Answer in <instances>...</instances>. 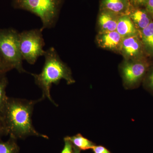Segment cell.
<instances>
[{
    "mask_svg": "<svg viewBox=\"0 0 153 153\" xmlns=\"http://www.w3.org/2000/svg\"><path fill=\"white\" fill-rule=\"evenodd\" d=\"M120 16L110 11L100 10L98 19L99 32L116 31Z\"/></svg>",
    "mask_w": 153,
    "mask_h": 153,
    "instance_id": "10",
    "label": "cell"
},
{
    "mask_svg": "<svg viewBox=\"0 0 153 153\" xmlns=\"http://www.w3.org/2000/svg\"><path fill=\"white\" fill-rule=\"evenodd\" d=\"M116 31L123 38L140 35L139 31L128 15L120 16Z\"/></svg>",
    "mask_w": 153,
    "mask_h": 153,
    "instance_id": "12",
    "label": "cell"
},
{
    "mask_svg": "<svg viewBox=\"0 0 153 153\" xmlns=\"http://www.w3.org/2000/svg\"><path fill=\"white\" fill-rule=\"evenodd\" d=\"M144 51L140 35L123 38L120 52L126 59L142 60Z\"/></svg>",
    "mask_w": 153,
    "mask_h": 153,
    "instance_id": "7",
    "label": "cell"
},
{
    "mask_svg": "<svg viewBox=\"0 0 153 153\" xmlns=\"http://www.w3.org/2000/svg\"><path fill=\"white\" fill-rule=\"evenodd\" d=\"M64 139L68 140L79 150L85 151L92 149L95 144L80 134L72 137H66Z\"/></svg>",
    "mask_w": 153,
    "mask_h": 153,
    "instance_id": "14",
    "label": "cell"
},
{
    "mask_svg": "<svg viewBox=\"0 0 153 153\" xmlns=\"http://www.w3.org/2000/svg\"><path fill=\"white\" fill-rule=\"evenodd\" d=\"M45 62L40 74H33L35 83L42 91V98H47L55 105H57L52 99L50 90L52 84L58 85L60 80L65 79L68 84L74 83L75 81L71 76V70L61 60L55 48L50 47L45 51L44 56Z\"/></svg>",
    "mask_w": 153,
    "mask_h": 153,
    "instance_id": "2",
    "label": "cell"
},
{
    "mask_svg": "<svg viewBox=\"0 0 153 153\" xmlns=\"http://www.w3.org/2000/svg\"><path fill=\"white\" fill-rule=\"evenodd\" d=\"M123 38L116 31L99 32L96 41L103 49L120 52Z\"/></svg>",
    "mask_w": 153,
    "mask_h": 153,
    "instance_id": "8",
    "label": "cell"
},
{
    "mask_svg": "<svg viewBox=\"0 0 153 153\" xmlns=\"http://www.w3.org/2000/svg\"><path fill=\"white\" fill-rule=\"evenodd\" d=\"M74 153H80V150L77 148L74 147Z\"/></svg>",
    "mask_w": 153,
    "mask_h": 153,
    "instance_id": "24",
    "label": "cell"
},
{
    "mask_svg": "<svg viewBox=\"0 0 153 153\" xmlns=\"http://www.w3.org/2000/svg\"><path fill=\"white\" fill-rule=\"evenodd\" d=\"M132 7L129 0H101L100 10L110 11L121 16L128 15Z\"/></svg>",
    "mask_w": 153,
    "mask_h": 153,
    "instance_id": "9",
    "label": "cell"
},
{
    "mask_svg": "<svg viewBox=\"0 0 153 153\" xmlns=\"http://www.w3.org/2000/svg\"><path fill=\"white\" fill-rule=\"evenodd\" d=\"M8 82L6 75L0 77V112L4 106L8 98L6 91Z\"/></svg>",
    "mask_w": 153,
    "mask_h": 153,
    "instance_id": "16",
    "label": "cell"
},
{
    "mask_svg": "<svg viewBox=\"0 0 153 153\" xmlns=\"http://www.w3.org/2000/svg\"><path fill=\"white\" fill-rule=\"evenodd\" d=\"M41 29L26 30L19 33V47L23 60L35 64L38 58L44 56L45 42Z\"/></svg>",
    "mask_w": 153,
    "mask_h": 153,
    "instance_id": "5",
    "label": "cell"
},
{
    "mask_svg": "<svg viewBox=\"0 0 153 153\" xmlns=\"http://www.w3.org/2000/svg\"><path fill=\"white\" fill-rule=\"evenodd\" d=\"M129 1L132 7H145L148 0H129Z\"/></svg>",
    "mask_w": 153,
    "mask_h": 153,
    "instance_id": "20",
    "label": "cell"
},
{
    "mask_svg": "<svg viewBox=\"0 0 153 153\" xmlns=\"http://www.w3.org/2000/svg\"><path fill=\"white\" fill-rule=\"evenodd\" d=\"M64 0H12L14 8L29 11L39 17L41 30L51 29L57 24Z\"/></svg>",
    "mask_w": 153,
    "mask_h": 153,
    "instance_id": "3",
    "label": "cell"
},
{
    "mask_svg": "<svg viewBox=\"0 0 153 153\" xmlns=\"http://www.w3.org/2000/svg\"><path fill=\"white\" fill-rule=\"evenodd\" d=\"M65 145L61 153H74V147L68 140L64 139Z\"/></svg>",
    "mask_w": 153,
    "mask_h": 153,
    "instance_id": "19",
    "label": "cell"
},
{
    "mask_svg": "<svg viewBox=\"0 0 153 153\" xmlns=\"http://www.w3.org/2000/svg\"><path fill=\"white\" fill-rule=\"evenodd\" d=\"M15 138L11 137L7 142H0V153H18L19 147Z\"/></svg>",
    "mask_w": 153,
    "mask_h": 153,
    "instance_id": "15",
    "label": "cell"
},
{
    "mask_svg": "<svg viewBox=\"0 0 153 153\" xmlns=\"http://www.w3.org/2000/svg\"><path fill=\"white\" fill-rule=\"evenodd\" d=\"M43 100L42 97L34 100L8 97L0 112V120L11 137L16 139L36 136L48 138L36 130L32 122L34 106Z\"/></svg>",
    "mask_w": 153,
    "mask_h": 153,
    "instance_id": "1",
    "label": "cell"
},
{
    "mask_svg": "<svg viewBox=\"0 0 153 153\" xmlns=\"http://www.w3.org/2000/svg\"><path fill=\"white\" fill-rule=\"evenodd\" d=\"M140 36L145 52L153 56V21L140 31Z\"/></svg>",
    "mask_w": 153,
    "mask_h": 153,
    "instance_id": "13",
    "label": "cell"
},
{
    "mask_svg": "<svg viewBox=\"0 0 153 153\" xmlns=\"http://www.w3.org/2000/svg\"><path fill=\"white\" fill-rule=\"evenodd\" d=\"M148 68V63L142 59L126 61L121 68L124 82L128 86L137 85L145 76Z\"/></svg>",
    "mask_w": 153,
    "mask_h": 153,
    "instance_id": "6",
    "label": "cell"
},
{
    "mask_svg": "<svg viewBox=\"0 0 153 153\" xmlns=\"http://www.w3.org/2000/svg\"><path fill=\"white\" fill-rule=\"evenodd\" d=\"M128 15L139 32L146 27L153 21L152 17L146 9L140 7H132Z\"/></svg>",
    "mask_w": 153,
    "mask_h": 153,
    "instance_id": "11",
    "label": "cell"
},
{
    "mask_svg": "<svg viewBox=\"0 0 153 153\" xmlns=\"http://www.w3.org/2000/svg\"><path fill=\"white\" fill-rule=\"evenodd\" d=\"M11 70H12L11 68L8 66L0 55V77L6 75V73Z\"/></svg>",
    "mask_w": 153,
    "mask_h": 153,
    "instance_id": "18",
    "label": "cell"
},
{
    "mask_svg": "<svg viewBox=\"0 0 153 153\" xmlns=\"http://www.w3.org/2000/svg\"><path fill=\"white\" fill-rule=\"evenodd\" d=\"M145 7L146 10L153 19V0H148Z\"/></svg>",
    "mask_w": 153,
    "mask_h": 153,
    "instance_id": "22",
    "label": "cell"
},
{
    "mask_svg": "<svg viewBox=\"0 0 153 153\" xmlns=\"http://www.w3.org/2000/svg\"><path fill=\"white\" fill-rule=\"evenodd\" d=\"M19 33L13 28L0 29V55L11 69L27 73L23 66L19 47Z\"/></svg>",
    "mask_w": 153,
    "mask_h": 153,
    "instance_id": "4",
    "label": "cell"
},
{
    "mask_svg": "<svg viewBox=\"0 0 153 153\" xmlns=\"http://www.w3.org/2000/svg\"><path fill=\"white\" fill-rule=\"evenodd\" d=\"M5 134H8L7 133L6 129L5 128L2 122L0 120V136Z\"/></svg>",
    "mask_w": 153,
    "mask_h": 153,
    "instance_id": "23",
    "label": "cell"
},
{
    "mask_svg": "<svg viewBox=\"0 0 153 153\" xmlns=\"http://www.w3.org/2000/svg\"><path fill=\"white\" fill-rule=\"evenodd\" d=\"M148 71L145 79V85L149 90L153 93V66Z\"/></svg>",
    "mask_w": 153,
    "mask_h": 153,
    "instance_id": "17",
    "label": "cell"
},
{
    "mask_svg": "<svg viewBox=\"0 0 153 153\" xmlns=\"http://www.w3.org/2000/svg\"><path fill=\"white\" fill-rule=\"evenodd\" d=\"M94 153H111L108 149L102 146H94L92 149Z\"/></svg>",
    "mask_w": 153,
    "mask_h": 153,
    "instance_id": "21",
    "label": "cell"
}]
</instances>
